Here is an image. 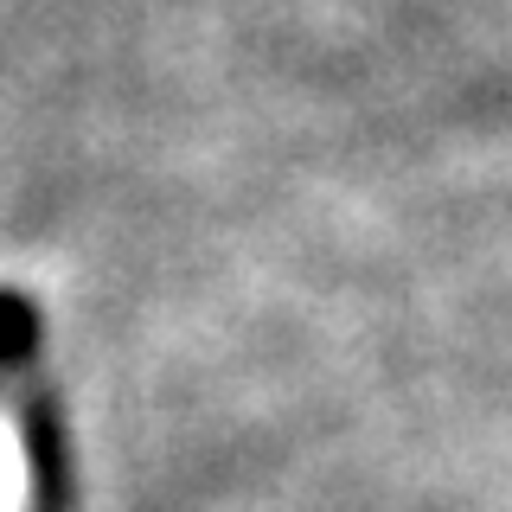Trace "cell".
<instances>
[{
	"label": "cell",
	"mask_w": 512,
	"mask_h": 512,
	"mask_svg": "<svg viewBox=\"0 0 512 512\" xmlns=\"http://www.w3.org/2000/svg\"><path fill=\"white\" fill-rule=\"evenodd\" d=\"M45 493V423L32 384V320L0 295V512H39Z\"/></svg>",
	"instance_id": "cell-1"
}]
</instances>
